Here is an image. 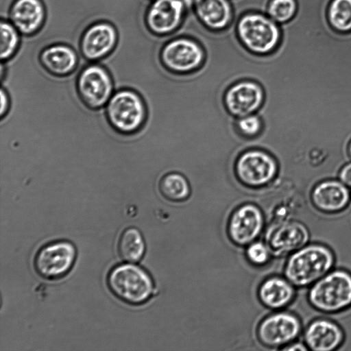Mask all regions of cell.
I'll return each instance as SVG.
<instances>
[{
	"label": "cell",
	"instance_id": "cell-23",
	"mask_svg": "<svg viewBox=\"0 0 351 351\" xmlns=\"http://www.w3.org/2000/svg\"><path fill=\"white\" fill-rule=\"evenodd\" d=\"M326 16L335 31L343 34L351 32V0H331Z\"/></svg>",
	"mask_w": 351,
	"mask_h": 351
},
{
	"label": "cell",
	"instance_id": "cell-29",
	"mask_svg": "<svg viewBox=\"0 0 351 351\" xmlns=\"http://www.w3.org/2000/svg\"><path fill=\"white\" fill-rule=\"evenodd\" d=\"M340 181L351 187V162L346 165L339 172Z\"/></svg>",
	"mask_w": 351,
	"mask_h": 351
},
{
	"label": "cell",
	"instance_id": "cell-10",
	"mask_svg": "<svg viewBox=\"0 0 351 351\" xmlns=\"http://www.w3.org/2000/svg\"><path fill=\"white\" fill-rule=\"evenodd\" d=\"M263 226L264 217L261 210L254 205L245 204L232 214L228 224V233L234 243L245 246L256 241Z\"/></svg>",
	"mask_w": 351,
	"mask_h": 351
},
{
	"label": "cell",
	"instance_id": "cell-27",
	"mask_svg": "<svg viewBox=\"0 0 351 351\" xmlns=\"http://www.w3.org/2000/svg\"><path fill=\"white\" fill-rule=\"evenodd\" d=\"M271 251L268 245L261 241H254L248 245L246 256L248 261L255 265H263L269 258Z\"/></svg>",
	"mask_w": 351,
	"mask_h": 351
},
{
	"label": "cell",
	"instance_id": "cell-19",
	"mask_svg": "<svg viewBox=\"0 0 351 351\" xmlns=\"http://www.w3.org/2000/svg\"><path fill=\"white\" fill-rule=\"evenodd\" d=\"M263 101L261 88L251 82H243L227 93L226 103L229 110L238 116H245L258 108Z\"/></svg>",
	"mask_w": 351,
	"mask_h": 351
},
{
	"label": "cell",
	"instance_id": "cell-16",
	"mask_svg": "<svg viewBox=\"0 0 351 351\" xmlns=\"http://www.w3.org/2000/svg\"><path fill=\"white\" fill-rule=\"evenodd\" d=\"M237 169L241 180L252 186H261L269 182L276 170L274 160L261 152L244 154L238 160Z\"/></svg>",
	"mask_w": 351,
	"mask_h": 351
},
{
	"label": "cell",
	"instance_id": "cell-6",
	"mask_svg": "<svg viewBox=\"0 0 351 351\" xmlns=\"http://www.w3.org/2000/svg\"><path fill=\"white\" fill-rule=\"evenodd\" d=\"M75 245L67 241H58L40 247L34 258V267L43 278L57 280L65 276L76 259Z\"/></svg>",
	"mask_w": 351,
	"mask_h": 351
},
{
	"label": "cell",
	"instance_id": "cell-1",
	"mask_svg": "<svg viewBox=\"0 0 351 351\" xmlns=\"http://www.w3.org/2000/svg\"><path fill=\"white\" fill-rule=\"evenodd\" d=\"M335 261L328 247L318 243L305 245L287 259L285 276L294 287L311 286L332 270Z\"/></svg>",
	"mask_w": 351,
	"mask_h": 351
},
{
	"label": "cell",
	"instance_id": "cell-5",
	"mask_svg": "<svg viewBox=\"0 0 351 351\" xmlns=\"http://www.w3.org/2000/svg\"><path fill=\"white\" fill-rule=\"evenodd\" d=\"M106 114L110 125L122 134H132L143 125L146 110L135 91L123 89L115 93L108 102Z\"/></svg>",
	"mask_w": 351,
	"mask_h": 351
},
{
	"label": "cell",
	"instance_id": "cell-7",
	"mask_svg": "<svg viewBox=\"0 0 351 351\" xmlns=\"http://www.w3.org/2000/svg\"><path fill=\"white\" fill-rule=\"evenodd\" d=\"M76 86L80 99L90 109L102 108L112 96V77L106 69L97 64L88 65L82 69Z\"/></svg>",
	"mask_w": 351,
	"mask_h": 351
},
{
	"label": "cell",
	"instance_id": "cell-8",
	"mask_svg": "<svg viewBox=\"0 0 351 351\" xmlns=\"http://www.w3.org/2000/svg\"><path fill=\"white\" fill-rule=\"evenodd\" d=\"M300 319L294 314L280 311L265 317L259 324L257 336L269 348H281L294 342L302 332Z\"/></svg>",
	"mask_w": 351,
	"mask_h": 351
},
{
	"label": "cell",
	"instance_id": "cell-9",
	"mask_svg": "<svg viewBox=\"0 0 351 351\" xmlns=\"http://www.w3.org/2000/svg\"><path fill=\"white\" fill-rule=\"evenodd\" d=\"M118 31L108 21H97L88 26L79 42L82 55L88 60L97 61L110 55L118 43Z\"/></svg>",
	"mask_w": 351,
	"mask_h": 351
},
{
	"label": "cell",
	"instance_id": "cell-13",
	"mask_svg": "<svg viewBox=\"0 0 351 351\" xmlns=\"http://www.w3.org/2000/svg\"><path fill=\"white\" fill-rule=\"evenodd\" d=\"M7 15L21 35L29 36L44 26L47 10L42 0H12Z\"/></svg>",
	"mask_w": 351,
	"mask_h": 351
},
{
	"label": "cell",
	"instance_id": "cell-25",
	"mask_svg": "<svg viewBox=\"0 0 351 351\" xmlns=\"http://www.w3.org/2000/svg\"><path fill=\"white\" fill-rule=\"evenodd\" d=\"M298 9L297 0H270L267 12L277 23L285 24L295 17Z\"/></svg>",
	"mask_w": 351,
	"mask_h": 351
},
{
	"label": "cell",
	"instance_id": "cell-20",
	"mask_svg": "<svg viewBox=\"0 0 351 351\" xmlns=\"http://www.w3.org/2000/svg\"><path fill=\"white\" fill-rule=\"evenodd\" d=\"M192 7L198 19L212 30L225 29L232 19L228 0H193Z\"/></svg>",
	"mask_w": 351,
	"mask_h": 351
},
{
	"label": "cell",
	"instance_id": "cell-14",
	"mask_svg": "<svg viewBox=\"0 0 351 351\" xmlns=\"http://www.w3.org/2000/svg\"><path fill=\"white\" fill-rule=\"evenodd\" d=\"M307 228L298 221H283L276 224L267 236L271 253L285 255L306 245L309 240Z\"/></svg>",
	"mask_w": 351,
	"mask_h": 351
},
{
	"label": "cell",
	"instance_id": "cell-2",
	"mask_svg": "<svg viewBox=\"0 0 351 351\" xmlns=\"http://www.w3.org/2000/svg\"><path fill=\"white\" fill-rule=\"evenodd\" d=\"M110 292L119 300L130 305H140L154 295V284L150 275L131 263L114 267L107 276Z\"/></svg>",
	"mask_w": 351,
	"mask_h": 351
},
{
	"label": "cell",
	"instance_id": "cell-32",
	"mask_svg": "<svg viewBox=\"0 0 351 351\" xmlns=\"http://www.w3.org/2000/svg\"><path fill=\"white\" fill-rule=\"evenodd\" d=\"M348 152H349V154H350V156L351 157V142H350V143L349 145Z\"/></svg>",
	"mask_w": 351,
	"mask_h": 351
},
{
	"label": "cell",
	"instance_id": "cell-24",
	"mask_svg": "<svg viewBox=\"0 0 351 351\" xmlns=\"http://www.w3.org/2000/svg\"><path fill=\"white\" fill-rule=\"evenodd\" d=\"M0 55L1 61L12 58L16 53L21 43L20 32L8 20H1Z\"/></svg>",
	"mask_w": 351,
	"mask_h": 351
},
{
	"label": "cell",
	"instance_id": "cell-26",
	"mask_svg": "<svg viewBox=\"0 0 351 351\" xmlns=\"http://www.w3.org/2000/svg\"><path fill=\"white\" fill-rule=\"evenodd\" d=\"M161 190L166 197L174 200L184 199L189 193L186 180L179 174L166 176L161 183Z\"/></svg>",
	"mask_w": 351,
	"mask_h": 351
},
{
	"label": "cell",
	"instance_id": "cell-31",
	"mask_svg": "<svg viewBox=\"0 0 351 351\" xmlns=\"http://www.w3.org/2000/svg\"><path fill=\"white\" fill-rule=\"evenodd\" d=\"M282 350H289V351H297V350H300V351H306V350H308V348L306 347V346L305 345V343H299V342H293L292 343L287 346L286 347H285L284 348H282Z\"/></svg>",
	"mask_w": 351,
	"mask_h": 351
},
{
	"label": "cell",
	"instance_id": "cell-18",
	"mask_svg": "<svg viewBox=\"0 0 351 351\" xmlns=\"http://www.w3.org/2000/svg\"><path fill=\"white\" fill-rule=\"evenodd\" d=\"M39 62L50 74L57 77H64L76 69L78 57L75 50L70 45L63 43H56L40 51Z\"/></svg>",
	"mask_w": 351,
	"mask_h": 351
},
{
	"label": "cell",
	"instance_id": "cell-11",
	"mask_svg": "<svg viewBox=\"0 0 351 351\" xmlns=\"http://www.w3.org/2000/svg\"><path fill=\"white\" fill-rule=\"evenodd\" d=\"M165 65L176 71H189L197 67L203 61L204 51L195 41L178 38L167 43L161 51Z\"/></svg>",
	"mask_w": 351,
	"mask_h": 351
},
{
	"label": "cell",
	"instance_id": "cell-15",
	"mask_svg": "<svg viewBox=\"0 0 351 351\" xmlns=\"http://www.w3.org/2000/svg\"><path fill=\"white\" fill-rule=\"evenodd\" d=\"M304 341L313 351H333L344 341L341 327L332 320L319 318L310 322L303 334Z\"/></svg>",
	"mask_w": 351,
	"mask_h": 351
},
{
	"label": "cell",
	"instance_id": "cell-21",
	"mask_svg": "<svg viewBox=\"0 0 351 351\" xmlns=\"http://www.w3.org/2000/svg\"><path fill=\"white\" fill-rule=\"evenodd\" d=\"M294 286L286 278L273 276L265 280L258 288V295L262 304L271 309H281L294 299Z\"/></svg>",
	"mask_w": 351,
	"mask_h": 351
},
{
	"label": "cell",
	"instance_id": "cell-22",
	"mask_svg": "<svg viewBox=\"0 0 351 351\" xmlns=\"http://www.w3.org/2000/svg\"><path fill=\"white\" fill-rule=\"evenodd\" d=\"M117 251L123 261L131 263L138 262L145 252V243L141 232L134 227L125 229L119 237Z\"/></svg>",
	"mask_w": 351,
	"mask_h": 351
},
{
	"label": "cell",
	"instance_id": "cell-28",
	"mask_svg": "<svg viewBox=\"0 0 351 351\" xmlns=\"http://www.w3.org/2000/svg\"><path fill=\"white\" fill-rule=\"evenodd\" d=\"M239 127L243 133L251 136L258 132L261 123L257 117L247 116L239 121Z\"/></svg>",
	"mask_w": 351,
	"mask_h": 351
},
{
	"label": "cell",
	"instance_id": "cell-12",
	"mask_svg": "<svg viewBox=\"0 0 351 351\" xmlns=\"http://www.w3.org/2000/svg\"><path fill=\"white\" fill-rule=\"evenodd\" d=\"M185 7L182 0H154L145 16L147 28L156 35L175 31L181 24Z\"/></svg>",
	"mask_w": 351,
	"mask_h": 351
},
{
	"label": "cell",
	"instance_id": "cell-17",
	"mask_svg": "<svg viewBox=\"0 0 351 351\" xmlns=\"http://www.w3.org/2000/svg\"><path fill=\"white\" fill-rule=\"evenodd\" d=\"M343 183L334 180L323 181L316 185L311 193V201L319 210L335 213L348 206L350 195Z\"/></svg>",
	"mask_w": 351,
	"mask_h": 351
},
{
	"label": "cell",
	"instance_id": "cell-3",
	"mask_svg": "<svg viewBox=\"0 0 351 351\" xmlns=\"http://www.w3.org/2000/svg\"><path fill=\"white\" fill-rule=\"evenodd\" d=\"M308 300L316 310L335 313L351 306V274L344 269L331 270L309 289Z\"/></svg>",
	"mask_w": 351,
	"mask_h": 351
},
{
	"label": "cell",
	"instance_id": "cell-4",
	"mask_svg": "<svg viewBox=\"0 0 351 351\" xmlns=\"http://www.w3.org/2000/svg\"><path fill=\"white\" fill-rule=\"evenodd\" d=\"M237 32L241 43L257 54L273 51L281 38L278 23L268 15L256 12L243 15L237 23Z\"/></svg>",
	"mask_w": 351,
	"mask_h": 351
},
{
	"label": "cell",
	"instance_id": "cell-30",
	"mask_svg": "<svg viewBox=\"0 0 351 351\" xmlns=\"http://www.w3.org/2000/svg\"><path fill=\"white\" fill-rule=\"evenodd\" d=\"M1 117L3 118L6 114L10 108V99L7 93L2 88L1 90Z\"/></svg>",
	"mask_w": 351,
	"mask_h": 351
}]
</instances>
